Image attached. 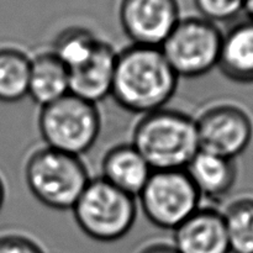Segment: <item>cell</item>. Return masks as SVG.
Instances as JSON below:
<instances>
[{"mask_svg": "<svg viewBox=\"0 0 253 253\" xmlns=\"http://www.w3.org/2000/svg\"><path fill=\"white\" fill-rule=\"evenodd\" d=\"M178 82L160 47L130 44L118 52L111 98L124 110L142 116L167 108Z\"/></svg>", "mask_w": 253, "mask_h": 253, "instance_id": "cell-1", "label": "cell"}, {"mask_svg": "<svg viewBox=\"0 0 253 253\" xmlns=\"http://www.w3.org/2000/svg\"><path fill=\"white\" fill-rule=\"evenodd\" d=\"M137 211L135 197L100 177L91 178L72 209L81 231L89 239L104 244L124 239L132 230Z\"/></svg>", "mask_w": 253, "mask_h": 253, "instance_id": "cell-4", "label": "cell"}, {"mask_svg": "<svg viewBox=\"0 0 253 253\" xmlns=\"http://www.w3.org/2000/svg\"><path fill=\"white\" fill-rule=\"evenodd\" d=\"M200 16L209 21H227L244 11L245 0H193Z\"/></svg>", "mask_w": 253, "mask_h": 253, "instance_id": "cell-19", "label": "cell"}, {"mask_svg": "<svg viewBox=\"0 0 253 253\" xmlns=\"http://www.w3.org/2000/svg\"><path fill=\"white\" fill-rule=\"evenodd\" d=\"M37 125L43 146L82 157L100 135L101 114L98 105L69 93L40 108Z\"/></svg>", "mask_w": 253, "mask_h": 253, "instance_id": "cell-5", "label": "cell"}, {"mask_svg": "<svg viewBox=\"0 0 253 253\" xmlns=\"http://www.w3.org/2000/svg\"><path fill=\"white\" fill-rule=\"evenodd\" d=\"M0 253H44L41 245L20 232L0 234Z\"/></svg>", "mask_w": 253, "mask_h": 253, "instance_id": "cell-20", "label": "cell"}, {"mask_svg": "<svg viewBox=\"0 0 253 253\" xmlns=\"http://www.w3.org/2000/svg\"><path fill=\"white\" fill-rule=\"evenodd\" d=\"M222 36L204 17H182L160 48L178 78H200L217 68Z\"/></svg>", "mask_w": 253, "mask_h": 253, "instance_id": "cell-6", "label": "cell"}, {"mask_svg": "<svg viewBox=\"0 0 253 253\" xmlns=\"http://www.w3.org/2000/svg\"><path fill=\"white\" fill-rule=\"evenodd\" d=\"M178 0H120L119 20L131 44L161 47L179 22Z\"/></svg>", "mask_w": 253, "mask_h": 253, "instance_id": "cell-9", "label": "cell"}, {"mask_svg": "<svg viewBox=\"0 0 253 253\" xmlns=\"http://www.w3.org/2000/svg\"><path fill=\"white\" fill-rule=\"evenodd\" d=\"M25 183L32 197L49 209L72 210L91 177L82 157L53 148H36L24 167Z\"/></svg>", "mask_w": 253, "mask_h": 253, "instance_id": "cell-3", "label": "cell"}, {"mask_svg": "<svg viewBox=\"0 0 253 253\" xmlns=\"http://www.w3.org/2000/svg\"><path fill=\"white\" fill-rule=\"evenodd\" d=\"M244 11L249 15V19L253 20V0H245Z\"/></svg>", "mask_w": 253, "mask_h": 253, "instance_id": "cell-23", "label": "cell"}, {"mask_svg": "<svg viewBox=\"0 0 253 253\" xmlns=\"http://www.w3.org/2000/svg\"><path fill=\"white\" fill-rule=\"evenodd\" d=\"M5 199H6V188H5L4 179L0 175V211H1L2 207L5 204Z\"/></svg>", "mask_w": 253, "mask_h": 253, "instance_id": "cell-22", "label": "cell"}, {"mask_svg": "<svg viewBox=\"0 0 253 253\" xmlns=\"http://www.w3.org/2000/svg\"><path fill=\"white\" fill-rule=\"evenodd\" d=\"M138 253H179L173 246V244L167 242H153L143 247Z\"/></svg>", "mask_w": 253, "mask_h": 253, "instance_id": "cell-21", "label": "cell"}, {"mask_svg": "<svg viewBox=\"0 0 253 253\" xmlns=\"http://www.w3.org/2000/svg\"><path fill=\"white\" fill-rule=\"evenodd\" d=\"M100 169V178L135 198L138 197L153 173L147 161L131 142L119 143L106 151Z\"/></svg>", "mask_w": 253, "mask_h": 253, "instance_id": "cell-12", "label": "cell"}, {"mask_svg": "<svg viewBox=\"0 0 253 253\" xmlns=\"http://www.w3.org/2000/svg\"><path fill=\"white\" fill-rule=\"evenodd\" d=\"M202 199L220 202L234 189L237 180L235 160L202 151L185 168Z\"/></svg>", "mask_w": 253, "mask_h": 253, "instance_id": "cell-13", "label": "cell"}, {"mask_svg": "<svg viewBox=\"0 0 253 253\" xmlns=\"http://www.w3.org/2000/svg\"><path fill=\"white\" fill-rule=\"evenodd\" d=\"M136 199L151 224L170 231L189 219L203 200L185 169L153 170Z\"/></svg>", "mask_w": 253, "mask_h": 253, "instance_id": "cell-7", "label": "cell"}, {"mask_svg": "<svg viewBox=\"0 0 253 253\" xmlns=\"http://www.w3.org/2000/svg\"><path fill=\"white\" fill-rule=\"evenodd\" d=\"M217 68L235 83H253V20L239 22L224 34Z\"/></svg>", "mask_w": 253, "mask_h": 253, "instance_id": "cell-14", "label": "cell"}, {"mask_svg": "<svg viewBox=\"0 0 253 253\" xmlns=\"http://www.w3.org/2000/svg\"><path fill=\"white\" fill-rule=\"evenodd\" d=\"M31 56L12 46L0 47V101L19 103L29 95Z\"/></svg>", "mask_w": 253, "mask_h": 253, "instance_id": "cell-16", "label": "cell"}, {"mask_svg": "<svg viewBox=\"0 0 253 253\" xmlns=\"http://www.w3.org/2000/svg\"><path fill=\"white\" fill-rule=\"evenodd\" d=\"M200 150L236 160L251 145L253 124L235 104H214L195 118Z\"/></svg>", "mask_w": 253, "mask_h": 253, "instance_id": "cell-8", "label": "cell"}, {"mask_svg": "<svg viewBox=\"0 0 253 253\" xmlns=\"http://www.w3.org/2000/svg\"><path fill=\"white\" fill-rule=\"evenodd\" d=\"M173 246L179 253H231L222 211L200 207L173 231Z\"/></svg>", "mask_w": 253, "mask_h": 253, "instance_id": "cell-10", "label": "cell"}, {"mask_svg": "<svg viewBox=\"0 0 253 253\" xmlns=\"http://www.w3.org/2000/svg\"><path fill=\"white\" fill-rule=\"evenodd\" d=\"M116 58L118 51L101 40L84 63L69 71V93L95 105L111 96Z\"/></svg>", "mask_w": 253, "mask_h": 253, "instance_id": "cell-11", "label": "cell"}, {"mask_svg": "<svg viewBox=\"0 0 253 253\" xmlns=\"http://www.w3.org/2000/svg\"><path fill=\"white\" fill-rule=\"evenodd\" d=\"M222 216L231 253H253V198L232 200Z\"/></svg>", "mask_w": 253, "mask_h": 253, "instance_id": "cell-17", "label": "cell"}, {"mask_svg": "<svg viewBox=\"0 0 253 253\" xmlns=\"http://www.w3.org/2000/svg\"><path fill=\"white\" fill-rule=\"evenodd\" d=\"M67 94H69V71L58 57L51 49L31 56L27 96L43 108Z\"/></svg>", "mask_w": 253, "mask_h": 253, "instance_id": "cell-15", "label": "cell"}, {"mask_svg": "<svg viewBox=\"0 0 253 253\" xmlns=\"http://www.w3.org/2000/svg\"><path fill=\"white\" fill-rule=\"evenodd\" d=\"M100 41L84 27H69L57 36L51 51L71 71L84 63L94 53Z\"/></svg>", "mask_w": 253, "mask_h": 253, "instance_id": "cell-18", "label": "cell"}, {"mask_svg": "<svg viewBox=\"0 0 253 253\" xmlns=\"http://www.w3.org/2000/svg\"><path fill=\"white\" fill-rule=\"evenodd\" d=\"M131 143L153 170L185 169L200 151L195 119L169 108L140 116Z\"/></svg>", "mask_w": 253, "mask_h": 253, "instance_id": "cell-2", "label": "cell"}]
</instances>
